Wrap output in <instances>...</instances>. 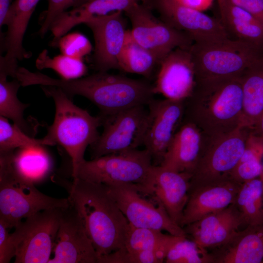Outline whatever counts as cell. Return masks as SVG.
<instances>
[{"label":"cell","mask_w":263,"mask_h":263,"mask_svg":"<svg viewBox=\"0 0 263 263\" xmlns=\"http://www.w3.org/2000/svg\"><path fill=\"white\" fill-rule=\"evenodd\" d=\"M52 178L68 192L98 259L125 249L130 225L107 186L79 178L72 181L56 176Z\"/></svg>","instance_id":"cell-1"},{"label":"cell","mask_w":263,"mask_h":263,"mask_svg":"<svg viewBox=\"0 0 263 263\" xmlns=\"http://www.w3.org/2000/svg\"><path fill=\"white\" fill-rule=\"evenodd\" d=\"M22 82L25 86H56L71 97L82 96L97 107L102 116L137 106L148 105L155 94L153 84L147 80L110 74L107 72H98L79 78L66 80L27 69L22 74Z\"/></svg>","instance_id":"cell-2"},{"label":"cell","mask_w":263,"mask_h":263,"mask_svg":"<svg viewBox=\"0 0 263 263\" xmlns=\"http://www.w3.org/2000/svg\"><path fill=\"white\" fill-rule=\"evenodd\" d=\"M41 88L46 96L53 98L56 107L54 120L48 128L44 138L53 146L60 145L69 155L72 175L85 160L87 147L98 139V128L102 125V118L100 115L94 116L75 105L72 97L60 88L53 86Z\"/></svg>","instance_id":"cell-3"},{"label":"cell","mask_w":263,"mask_h":263,"mask_svg":"<svg viewBox=\"0 0 263 263\" xmlns=\"http://www.w3.org/2000/svg\"><path fill=\"white\" fill-rule=\"evenodd\" d=\"M262 49L231 38L216 42H194L190 51L194 65L196 86H205L242 76L263 57Z\"/></svg>","instance_id":"cell-4"},{"label":"cell","mask_w":263,"mask_h":263,"mask_svg":"<svg viewBox=\"0 0 263 263\" xmlns=\"http://www.w3.org/2000/svg\"><path fill=\"white\" fill-rule=\"evenodd\" d=\"M153 166L150 152L136 149L85 160L72 176L107 186L132 185L148 195Z\"/></svg>","instance_id":"cell-5"},{"label":"cell","mask_w":263,"mask_h":263,"mask_svg":"<svg viewBox=\"0 0 263 263\" xmlns=\"http://www.w3.org/2000/svg\"><path fill=\"white\" fill-rule=\"evenodd\" d=\"M70 205L68 198L44 194L35 185L17 176L11 167L9 153L0 154V221L9 229L40 211L64 208Z\"/></svg>","instance_id":"cell-6"},{"label":"cell","mask_w":263,"mask_h":263,"mask_svg":"<svg viewBox=\"0 0 263 263\" xmlns=\"http://www.w3.org/2000/svg\"><path fill=\"white\" fill-rule=\"evenodd\" d=\"M63 209L40 211L15 228L11 233L16 249L15 263H48Z\"/></svg>","instance_id":"cell-7"},{"label":"cell","mask_w":263,"mask_h":263,"mask_svg":"<svg viewBox=\"0 0 263 263\" xmlns=\"http://www.w3.org/2000/svg\"><path fill=\"white\" fill-rule=\"evenodd\" d=\"M124 13L132 24V38L161 60L175 49L190 48L194 43L189 35L158 19L143 2L135 4Z\"/></svg>","instance_id":"cell-8"},{"label":"cell","mask_w":263,"mask_h":263,"mask_svg":"<svg viewBox=\"0 0 263 263\" xmlns=\"http://www.w3.org/2000/svg\"><path fill=\"white\" fill-rule=\"evenodd\" d=\"M147 113L145 106L139 105L112 115H100L103 130L90 146L91 159L142 146Z\"/></svg>","instance_id":"cell-9"},{"label":"cell","mask_w":263,"mask_h":263,"mask_svg":"<svg viewBox=\"0 0 263 263\" xmlns=\"http://www.w3.org/2000/svg\"><path fill=\"white\" fill-rule=\"evenodd\" d=\"M107 187L132 226L166 231L173 235L187 237L183 228L171 219L163 206L157 200L154 203L156 199L153 197V201L146 198L136 186L117 185Z\"/></svg>","instance_id":"cell-10"},{"label":"cell","mask_w":263,"mask_h":263,"mask_svg":"<svg viewBox=\"0 0 263 263\" xmlns=\"http://www.w3.org/2000/svg\"><path fill=\"white\" fill-rule=\"evenodd\" d=\"M142 2L156 11L162 20L189 35L194 42L230 38L220 19L184 6L176 0H144Z\"/></svg>","instance_id":"cell-11"},{"label":"cell","mask_w":263,"mask_h":263,"mask_svg":"<svg viewBox=\"0 0 263 263\" xmlns=\"http://www.w3.org/2000/svg\"><path fill=\"white\" fill-rule=\"evenodd\" d=\"M239 127L229 132L201 158L190 180L194 188L230 178L245 149L246 141Z\"/></svg>","instance_id":"cell-12"},{"label":"cell","mask_w":263,"mask_h":263,"mask_svg":"<svg viewBox=\"0 0 263 263\" xmlns=\"http://www.w3.org/2000/svg\"><path fill=\"white\" fill-rule=\"evenodd\" d=\"M183 101L152 99L148 104L143 145L160 166L184 112Z\"/></svg>","instance_id":"cell-13"},{"label":"cell","mask_w":263,"mask_h":263,"mask_svg":"<svg viewBox=\"0 0 263 263\" xmlns=\"http://www.w3.org/2000/svg\"><path fill=\"white\" fill-rule=\"evenodd\" d=\"M53 252L48 263H98V254L71 204L62 210Z\"/></svg>","instance_id":"cell-14"},{"label":"cell","mask_w":263,"mask_h":263,"mask_svg":"<svg viewBox=\"0 0 263 263\" xmlns=\"http://www.w3.org/2000/svg\"><path fill=\"white\" fill-rule=\"evenodd\" d=\"M190 48L175 49L161 60L153 84L155 94L177 101H183L192 95L196 82Z\"/></svg>","instance_id":"cell-15"},{"label":"cell","mask_w":263,"mask_h":263,"mask_svg":"<svg viewBox=\"0 0 263 263\" xmlns=\"http://www.w3.org/2000/svg\"><path fill=\"white\" fill-rule=\"evenodd\" d=\"M123 12L92 18L84 24L92 31L94 49L92 62L98 72L119 69L118 60L128 30Z\"/></svg>","instance_id":"cell-16"},{"label":"cell","mask_w":263,"mask_h":263,"mask_svg":"<svg viewBox=\"0 0 263 263\" xmlns=\"http://www.w3.org/2000/svg\"><path fill=\"white\" fill-rule=\"evenodd\" d=\"M203 90V108L206 118L214 124H225L237 120L240 127L243 94L241 76L200 87Z\"/></svg>","instance_id":"cell-17"},{"label":"cell","mask_w":263,"mask_h":263,"mask_svg":"<svg viewBox=\"0 0 263 263\" xmlns=\"http://www.w3.org/2000/svg\"><path fill=\"white\" fill-rule=\"evenodd\" d=\"M241 184L228 178L189 188L180 226L183 228L234 204Z\"/></svg>","instance_id":"cell-18"},{"label":"cell","mask_w":263,"mask_h":263,"mask_svg":"<svg viewBox=\"0 0 263 263\" xmlns=\"http://www.w3.org/2000/svg\"><path fill=\"white\" fill-rule=\"evenodd\" d=\"M244 225L242 216L233 204L183 227L191 240L201 248H216L228 242Z\"/></svg>","instance_id":"cell-19"},{"label":"cell","mask_w":263,"mask_h":263,"mask_svg":"<svg viewBox=\"0 0 263 263\" xmlns=\"http://www.w3.org/2000/svg\"><path fill=\"white\" fill-rule=\"evenodd\" d=\"M191 177L190 174L175 171L161 166L153 165L152 169L149 196L155 198L180 226L188 200Z\"/></svg>","instance_id":"cell-20"},{"label":"cell","mask_w":263,"mask_h":263,"mask_svg":"<svg viewBox=\"0 0 263 263\" xmlns=\"http://www.w3.org/2000/svg\"><path fill=\"white\" fill-rule=\"evenodd\" d=\"M40 0H14L8 13L5 24L6 33L0 37L2 50L6 52L0 56V61L13 69L18 61L30 57V53L23 46V39L29 21Z\"/></svg>","instance_id":"cell-21"},{"label":"cell","mask_w":263,"mask_h":263,"mask_svg":"<svg viewBox=\"0 0 263 263\" xmlns=\"http://www.w3.org/2000/svg\"><path fill=\"white\" fill-rule=\"evenodd\" d=\"M210 253L213 263H263V223L240 230Z\"/></svg>","instance_id":"cell-22"},{"label":"cell","mask_w":263,"mask_h":263,"mask_svg":"<svg viewBox=\"0 0 263 263\" xmlns=\"http://www.w3.org/2000/svg\"><path fill=\"white\" fill-rule=\"evenodd\" d=\"M144 0H90L83 5L60 15L51 24L49 31L54 37V45L72 28L88 20L111 15L127 9Z\"/></svg>","instance_id":"cell-23"},{"label":"cell","mask_w":263,"mask_h":263,"mask_svg":"<svg viewBox=\"0 0 263 263\" xmlns=\"http://www.w3.org/2000/svg\"><path fill=\"white\" fill-rule=\"evenodd\" d=\"M200 134L194 123H185L175 132L160 166L192 175L200 158Z\"/></svg>","instance_id":"cell-24"},{"label":"cell","mask_w":263,"mask_h":263,"mask_svg":"<svg viewBox=\"0 0 263 263\" xmlns=\"http://www.w3.org/2000/svg\"><path fill=\"white\" fill-rule=\"evenodd\" d=\"M220 20L231 39L263 47V25L230 0H218Z\"/></svg>","instance_id":"cell-25"},{"label":"cell","mask_w":263,"mask_h":263,"mask_svg":"<svg viewBox=\"0 0 263 263\" xmlns=\"http://www.w3.org/2000/svg\"><path fill=\"white\" fill-rule=\"evenodd\" d=\"M44 145L18 149L10 153V163L14 174L36 185L44 180L52 170L53 163Z\"/></svg>","instance_id":"cell-26"},{"label":"cell","mask_w":263,"mask_h":263,"mask_svg":"<svg viewBox=\"0 0 263 263\" xmlns=\"http://www.w3.org/2000/svg\"><path fill=\"white\" fill-rule=\"evenodd\" d=\"M243 105L240 127L257 125L263 113V57L241 76Z\"/></svg>","instance_id":"cell-27"},{"label":"cell","mask_w":263,"mask_h":263,"mask_svg":"<svg viewBox=\"0 0 263 263\" xmlns=\"http://www.w3.org/2000/svg\"><path fill=\"white\" fill-rule=\"evenodd\" d=\"M161 61L154 53L136 42L128 30L119 58V70L150 78L156 68L158 69Z\"/></svg>","instance_id":"cell-28"},{"label":"cell","mask_w":263,"mask_h":263,"mask_svg":"<svg viewBox=\"0 0 263 263\" xmlns=\"http://www.w3.org/2000/svg\"><path fill=\"white\" fill-rule=\"evenodd\" d=\"M234 204L246 226L263 223V184L261 178L243 183Z\"/></svg>","instance_id":"cell-29"},{"label":"cell","mask_w":263,"mask_h":263,"mask_svg":"<svg viewBox=\"0 0 263 263\" xmlns=\"http://www.w3.org/2000/svg\"><path fill=\"white\" fill-rule=\"evenodd\" d=\"M8 76L0 73V116L10 119L22 131L29 134L30 128L24 118V110L29 106L18 98V91L21 86L16 79L9 81Z\"/></svg>","instance_id":"cell-30"},{"label":"cell","mask_w":263,"mask_h":263,"mask_svg":"<svg viewBox=\"0 0 263 263\" xmlns=\"http://www.w3.org/2000/svg\"><path fill=\"white\" fill-rule=\"evenodd\" d=\"M36 66L39 70L51 69L59 75L61 78L66 80L82 77L88 71L82 59L62 54L52 58L47 50H43L39 54L36 61Z\"/></svg>","instance_id":"cell-31"},{"label":"cell","mask_w":263,"mask_h":263,"mask_svg":"<svg viewBox=\"0 0 263 263\" xmlns=\"http://www.w3.org/2000/svg\"><path fill=\"white\" fill-rule=\"evenodd\" d=\"M180 236H174L169 241L152 250L131 253L125 249L113 252L99 258V263H161Z\"/></svg>","instance_id":"cell-32"},{"label":"cell","mask_w":263,"mask_h":263,"mask_svg":"<svg viewBox=\"0 0 263 263\" xmlns=\"http://www.w3.org/2000/svg\"><path fill=\"white\" fill-rule=\"evenodd\" d=\"M35 145L53 146L44 137L36 139L30 136L16 124H10L7 118L0 116V153Z\"/></svg>","instance_id":"cell-33"},{"label":"cell","mask_w":263,"mask_h":263,"mask_svg":"<svg viewBox=\"0 0 263 263\" xmlns=\"http://www.w3.org/2000/svg\"><path fill=\"white\" fill-rule=\"evenodd\" d=\"M174 236L159 230L130 225L125 249L131 253L154 249L171 240Z\"/></svg>","instance_id":"cell-34"},{"label":"cell","mask_w":263,"mask_h":263,"mask_svg":"<svg viewBox=\"0 0 263 263\" xmlns=\"http://www.w3.org/2000/svg\"><path fill=\"white\" fill-rule=\"evenodd\" d=\"M180 237L169 250L166 259L167 263H213L210 254L201 248L192 240Z\"/></svg>","instance_id":"cell-35"},{"label":"cell","mask_w":263,"mask_h":263,"mask_svg":"<svg viewBox=\"0 0 263 263\" xmlns=\"http://www.w3.org/2000/svg\"><path fill=\"white\" fill-rule=\"evenodd\" d=\"M90 0H48L47 9L39 18L40 28L38 32L43 38L49 31L54 21L62 13L70 8L79 7Z\"/></svg>","instance_id":"cell-36"},{"label":"cell","mask_w":263,"mask_h":263,"mask_svg":"<svg viewBox=\"0 0 263 263\" xmlns=\"http://www.w3.org/2000/svg\"><path fill=\"white\" fill-rule=\"evenodd\" d=\"M55 46L59 48L62 54L82 59L90 54L92 46L89 39L78 32L66 34L57 41Z\"/></svg>","instance_id":"cell-37"},{"label":"cell","mask_w":263,"mask_h":263,"mask_svg":"<svg viewBox=\"0 0 263 263\" xmlns=\"http://www.w3.org/2000/svg\"><path fill=\"white\" fill-rule=\"evenodd\" d=\"M262 172L261 161L249 160L240 161L230 175V178L242 184L243 183L260 177Z\"/></svg>","instance_id":"cell-38"},{"label":"cell","mask_w":263,"mask_h":263,"mask_svg":"<svg viewBox=\"0 0 263 263\" xmlns=\"http://www.w3.org/2000/svg\"><path fill=\"white\" fill-rule=\"evenodd\" d=\"M9 228L0 221V263H8L16 255V249Z\"/></svg>","instance_id":"cell-39"},{"label":"cell","mask_w":263,"mask_h":263,"mask_svg":"<svg viewBox=\"0 0 263 263\" xmlns=\"http://www.w3.org/2000/svg\"><path fill=\"white\" fill-rule=\"evenodd\" d=\"M244 8L263 25V0H230Z\"/></svg>","instance_id":"cell-40"},{"label":"cell","mask_w":263,"mask_h":263,"mask_svg":"<svg viewBox=\"0 0 263 263\" xmlns=\"http://www.w3.org/2000/svg\"><path fill=\"white\" fill-rule=\"evenodd\" d=\"M179 3L188 7L204 12L212 4L214 0H176Z\"/></svg>","instance_id":"cell-41"},{"label":"cell","mask_w":263,"mask_h":263,"mask_svg":"<svg viewBox=\"0 0 263 263\" xmlns=\"http://www.w3.org/2000/svg\"><path fill=\"white\" fill-rule=\"evenodd\" d=\"M14 0H0V28L4 25L10 8Z\"/></svg>","instance_id":"cell-42"},{"label":"cell","mask_w":263,"mask_h":263,"mask_svg":"<svg viewBox=\"0 0 263 263\" xmlns=\"http://www.w3.org/2000/svg\"><path fill=\"white\" fill-rule=\"evenodd\" d=\"M257 125H258L259 129L263 137V113L261 115Z\"/></svg>","instance_id":"cell-43"},{"label":"cell","mask_w":263,"mask_h":263,"mask_svg":"<svg viewBox=\"0 0 263 263\" xmlns=\"http://www.w3.org/2000/svg\"><path fill=\"white\" fill-rule=\"evenodd\" d=\"M263 182V179H261Z\"/></svg>","instance_id":"cell-44"}]
</instances>
